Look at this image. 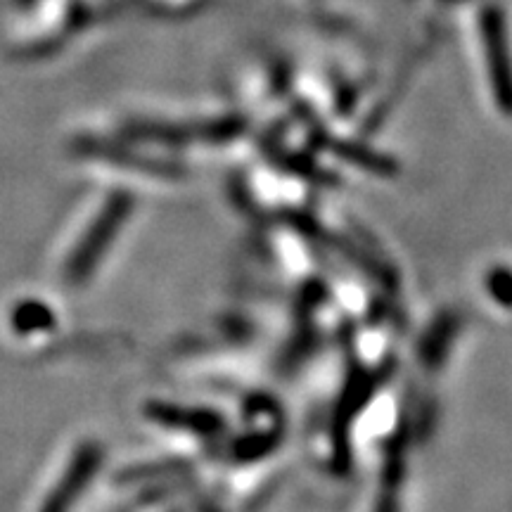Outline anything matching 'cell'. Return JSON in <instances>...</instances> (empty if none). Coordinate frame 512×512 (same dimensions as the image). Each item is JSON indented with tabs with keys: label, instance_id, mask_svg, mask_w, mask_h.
<instances>
[{
	"label": "cell",
	"instance_id": "obj_1",
	"mask_svg": "<svg viewBox=\"0 0 512 512\" xmlns=\"http://www.w3.org/2000/svg\"><path fill=\"white\" fill-rule=\"evenodd\" d=\"M482 36L486 64H489V79L491 86H494L496 102L505 114L512 117V60L508 38H505L503 12L498 8L484 10Z\"/></svg>",
	"mask_w": 512,
	"mask_h": 512
},
{
	"label": "cell",
	"instance_id": "obj_2",
	"mask_svg": "<svg viewBox=\"0 0 512 512\" xmlns=\"http://www.w3.org/2000/svg\"><path fill=\"white\" fill-rule=\"evenodd\" d=\"M126 214H128V202L124 200V197H114V200L107 204L105 214H102V219L98 223V228L88 235L86 242H83L81 252L74 256L72 266H69L72 268L74 278H83V275L91 271L93 261H98L100 254L105 252L107 240L112 238V233H117L119 223L124 221Z\"/></svg>",
	"mask_w": 512,
	"mask_h": 512
},
{
	"label": "cell",
	"instance_id": "obj_3",
	"mask_svg": "<svg viewBox=\"0 0 512 512\" xmlns=\"http://www.w3.org/2000/svg\"><path fill=\"white\" fill-rule=\"evenodd\" d=\"M93 463H98V451L81 453V458L76 460L72 470H69L67 477H64L60 489H55V494L50 496V501L46 503L43 512H67L74 494H79V491L83 489V484H86L88 477H91Z\"/></svg>",
	"mask_w": 512,
	"mask_h": 512
}]
</instances>
